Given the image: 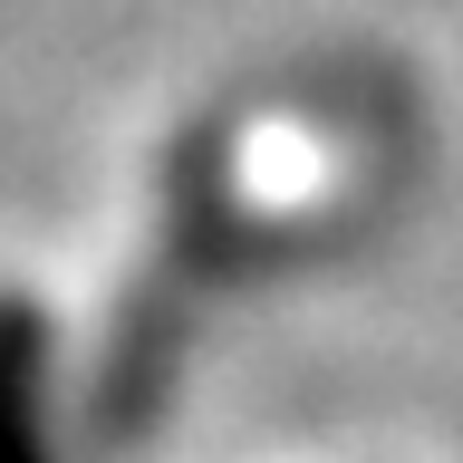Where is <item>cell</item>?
<instances>
[{
	"label": "cell",
	"instance_id": "cell-1",
	"mask_svg": "<svg viewBox=\"0 0 463 463\" xmlns=\"http://www.w3.org/2000/svg\"><path fill=\"white\" fill-rule=\"evenodd\" d=\"M0 463H58L49 434V347L20 299H0Z\"/></svg>",
	"mask_w": 463,
	"mask_h": 463
}]
</instances>
